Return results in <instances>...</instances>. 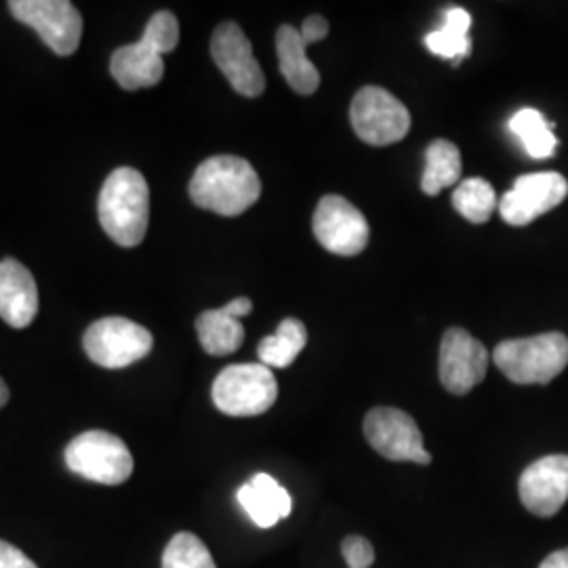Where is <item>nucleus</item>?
Returning <instances> with one entry per match:
<instances>
[{"label": "nucleus", "mask_w": 568, "mask_h": 568, "mask_svg": "<svg viewBox=\"0 0 568 568\" xmlns=\"http://www.w3.org/2000/svg\"><path fill=\"white\" fill-rule=\"evenodd\" d=\"M453 206L471 224H487L497 209L495 187L483 178H469L457 183L453 192Z\"/></svg>", "instance_id": "b1692460"}, {"label": "nucleus", "mask_w": 568, "mask_h": 568, "mask_svg": "<svg viewBox=\"0 0 568 568\" xmlns=\"http://www.w3.org/2000/svg\"><path fill=\"white\" fill-rule=\"evenodd\" d=\"M518 493L530 514L556 516L568 501V455H548L530 464L520 476Z\"/></svg>", "instance_id": "4468645a"}, {"label": "nucleus", "mask_w": 568, "mask_h": 568, "mask_svg": "<svg viewBox=\"0 0 568 568\" xmlns=\"http://www.w3.org/2000/svg\"><path fill=\"white\" fill-rule=\"evenodd\" d=\"M213 403L230 417H257L278 398L272 368L262 363L225 366L213 384Z\"/></svg>", "instance_id": "39448f33"}, {"label": "nucleus", "mask_w": 568, "mask_h": 568, "mask_svg": "<svg viewBox=\"0 0 568 568\" xmlns=\"http://www.w3.org/2000/svg\"><path fill=\"white\" fill-rule=\"evenodd\" d=\"M142 39L152 42L161 53H171L180 42V21L171 11H159L148 21Z\"/></svg>", "instance_id": "a878e982"}, {"label": "nucleus", "mask_w": 568, "mask_h": 568, "mask_svg": "<svg viewBox=\"0 0 568 568\" xmlns=\"http://www.w3.org/2000/svg\"><path fill=\"white\" fill-rule=\"evenodd\" d=\"M354 133L368 145H389L405 140L410 114L405 103L382 87H363L349 105Z\"/></svg>", "instance_id": "423d86ee"}, {"label": "nucleus", "mask_w": 568, "mask_h": 568, "mask_svg": "<svg viewBox=\"0 0 568 568\" xmlns=\"http://www.w3.org/2000/svg\"><path fill=\"white\" fill-rule=\"evenodd\" d=\"M98 215L105 234L121 246L142 244L150 222V187L133 166L110 173L98 201Z\"/></svg>", "instance_id": "f03ea898"}, {"label": "nucleus", "mask_w": 568, "mask_h": 568, "mask_svg": "<svg viewBox=\"0 0 568 568\" xmlns=\"http://www.w3.org/2000/svg\"><path fill=\"white\" fill-rule=\"evenodd\" d=\"M469 28H471V16L467 13L466 9L464 7H450L445 11L443 28L429 32L424 39L427 51L438 55V58L450 60V63L457 68L471 51Z\"/></svg>", "instance_id": "6ab92c4d"}, {"label": "nucleus", "mask_w": 568, "mask_h": 568, "mask_svg": "<svg viewBox=\"0 0 568 568\" xmlns=\"http://www.w3.org/2000/svg\"><path fill=\"white\" fill-rule=\"evenodd\" d=\"M9 403V387L0 379V408Z\"/></svg>", "instance_id": "2f4dec72"}, {"label": "nucleus", "mask_w": 568, "mask_h": 568, "mask_svg": "<svg viewBox=\"0 0 568 568\" xmlns=\"http://www.w3.org/2000/svg\"><path fill=\"white\" fill-rule=\"evenodd\" d=\"M488 349L483 342L474 339L466 328H448L440 344L438 373L440 382L450 394L464 396L474 387L480 386L487 377Z\"/></svg>", "instance_id": "f8f14e48"}, {"label": "nucleus", "mask_w": 568, "mask_h": 568, "mask_svg": "<svg viewBox=\"0 0 568 568\" xmlns=\"http://www.w3.org/2000/svg\"><path fill=\"white\" fill-rule=\"evenodd\" d=\"M366 443L389 462H413L429 466L432 455L424 447V436L415 419L392 406H377L365 417Z\"/></svg>", "instance_id": "6e6552de"}, {"label": "nucleus", "mask_w": 568, "mask_h": 568, "mask_svg": "<svg viewBox=\"0 0 568 568\" xmlns=\"http://www.w3.org/2000/svg\"><path fill=\"white\" fill-rule=\"evenodd\" d=\"M539 568H568V548L549 554Z\"/></svg>", "instance_id": "7c9ffc66"}, {"label": "nucleus", "mask_w": 568, "mask_h": 568, "mask_svg": "<svg viewBox=\"0 0 568 568\" xmlns=\"http://www.w3.org/2000/svg\"><path fill=\"white\" fill-rule=\"evenodd\" d=\"M312 230L316 241L328 253L342 257H354L363 253L371 234L365 215L337 194H328L318 203L312 217Z\"/></svg>", "instance_id": "9b49d317"}, {"label": "nucleus", "mask_w": 568, "mask_h": 568, "mask_svg": "<svg viewBox=\"0 0 568 568\" xmlns=\"http://www.w3.org/2000/svg\"><path fill=\"white\" fill-rule=\"evenodd\" d=\"M342 554L347 568H368L375 562V549L371 546V541L361 535L345 537Z\"/></svg>", "instance_id": "bb28decb"}, {"label": "nucleus", "mask_w": 568, "mask_h": 568, "mask_svg": "<svg viewBox=\"0 0 568 568\" xmlns=\"http://www.w3.org/2000/svg\"><path fill=\"white\" fill-rule=\"evenodd\" d=\"M211 55L236 93L244 98H260L264 93V70L255 60L251 41L239 23L225 21L215 28Z\"/></svg>", "instance_id": "9d476101"}, {"label": "nucleus", "mask_w": 568, "mask_h": 568, "mask_svg": "<svg viewBox=\"0 0 568 568\" xmlns=\"http://www.w3.org/2000/svg\"><path fill=\"white\" fill-rule=\"evenodd\" d=\"M300 32H302V37H304V41L307 44L323 41V39H326V34H328V21L323 16H310L304 21V28Z\"/></svg>", "instance_id": "c85d7f7f"}, {"label": "nucleus", "mask_w": 568, "mask_h": 568, "mask_svg": "<svg viewBox=\"0 0 568 568\" xmlns=\"http://www.w3.org/2000/svg\"><path fill=\"white\" fill-rule=\"evenodd\" d=\"M260 175L241 156L206 159L190 182L192 203L224 217L243 215L260 201Z\"/></svg>", "instance_id": "f257e3e1"}, {"label": "nucleus", "mask_w": 568, "mask_h": 568, "mask_svg": "<svg viewBox=\"0 0 568 568\" xmlns=\"http://www.w3.org/2000/svg\"><path fill=\"white\" fill-rule=\"evenodd\" d=\"M509 131L523 142L530 159L544 161L556 154L558 140L554 135V122H549L539 110L523 108L509 119Z\"/></svg>", "instance_id": "412c9836"}, {"label": "nucleus", "mask_w": 568, "mask_h": 568, "mask_svg": "<svg viewBox=\"0 0 568 568\" xmlns=\"http://www.w3.org/2000/svg\"><path fill=\"white\" fill-rule=\"evenodd\" d=\"M239 504L248 514V518L262 528L274 527L293 509V499L288 490L267 474H257L239 488Z\"/></svg>", "instance_id": "f3484780"}, {"label": "nucleus", "mask_w": 568, "mask_h": 568, "mask_svg": "<svg viewBox=\"0 0 568 568\" xmlns=\"http://www.w3.org/2000/svg\"><path fill=\"white\" fill-rule=\"evenodd\" d=\"M196 333L204 352L211 356H230L244 342V326L222 310H206L196 318Z\"/></svg>", "instance_id": "aec40b11"}, {"label": "nucleus", "mask_w": 568, "mask_h": 568, "mask_svg": "<svg viewBox=\"0 0 568 568\" xmlns=\"http://www.w3.org/2000/svg\"><path fill=\"white\" fill-rule=\"evenodd\" d=\"M0 568H39L21 549L0 539Z\"/></svg>", "instance_id": "cd10ccee"}, {"label": "nucleus", "mask_w": 568, "mask_h": 568, "mask_svg": "<svg viewBox=\"0 0 568 568\" xmlns=\"http://www.w3.org/2000/svg\"><path fill=\"white\" fill-rule=\"evenodd\" d=\"M462 178V152L448 140H436L426 150V169L422 178V190L427 196L440 194L445 187L459 183Z\"/></svg>", "instance_id": "4be33fe9"}, {"label": "nucleus", "mask_w": 568, "mask_h": 568, "mask_svg": "<svg viewBox=\"0 0 568 568\" xmlns=\"http://www.w3.org/2000/svg\"><path fill=\"white\" fill-rule=\"evenodd\" d=\"M497 368L518 386H548L568 365V337L544 333L535 337L508 339L495 347Z\"/></svg>", "instance_id": "7ed1b4c3"}, {"label": "nucleus", "mask_w": 568, "mask_h": 568, "mask_svg": "<svg viewBox=\"0 0 568 568\" xmlns=\"http://www.w3.org/2000/svg\"><path fill=\"white\" fill-rule=\"evenodd\" d=\"M11 16L39 32L42 42L61 58L72 55L82 37L79 9L68 0H13Z\"/></svg>", "instance_id": "1a4fd4ad"}, {"label": "nucleus", "mask_w": 568, "mask_h": 568, "mask_svg": "<svg viewBox=\"0 0 568 568\" xmlns=\"http://www.w3.org/2000/svg\"><path fill=\"white\" fill-rule=\"evenodd\" d=\"M82 345L95 365L124 368L152 352L154 337L145 326L121 316H110L87 328Z\"/></svg>", "instance_id": "0eeeda50"}, {"label": "nucleus", "mask_w": 568, "mask_h": 568, "mask_svg": "<svg viewBox=\"0 0 568 568\" xmlns=\"http://www.w3.org/2000/svg\"><path fill=\"white\" fill-rule=\"evenodd\" d=\"M568 182L560 173H530L520 175L499 203V213L509 225L532 224L558 204L565 203Z\"/></svg>", "instance_id": "ddd939ff"}, {"label": "nucleus", "mask_w": 568, "mask_h": 568, "mask_svg": "<svg viewBox=\"0 0 568 568\" xmlns=\"http://www.w3.org/2000/svg\"><path fill=\"white\" fill-rule=\"evenodd\" d=\"M305 344L307 331L304 323L297 318H284L274 335L260 342L257 356L267 368H286L304 352Z\"/></svg>", "instance_id": "5701e85b"}, {"label": "nucleus", "mask_w": 568, "mask_h": 568, "mask_svg": "<svg viewBox=\"0 0 568 568\" xmlns=\"http://www.w3.org/2000/svg\"><path fill=\"white\" fill-rule=\"evenodd\" d=\"M163 568H217L209 548L194 532H178L164 548Z\"/></svg>", "instance_id": "393cba45"}, {"label": "nucleus", "mask_w": 568, "mask_h": 568, "mask_svg": "<svg viewBox=\"0 0 568 568\" xmlns=\"http://www.w3.org/2000/svg\"><path fill=\"white\" fill-rule=\"evenodd\" d=\"M307 42L302 32L288 23H284L276 32V53L284 81L293 87L300 95H312L321 84V72L305 53Z\"/></svg>", "instance_id": "a211bd4d"}, {"label": "nucleus", "mask_w": 568, "mask_h": 568, "mask_svg": "<svg viewBox=\"0 0 568 568\" xmlns=\"http://www.w3.org/2000/svg\"><path fill=\"white\" fill-rule=\"evenodd\" d=\"M63 459L74 474L108 487L126 483L135 467L133 455L121 438L103 429H91L77 436L65 447Z\"/></svg>", "instance_id": "20e7f679"}, {"label": "nucleus", "mask_w": 568, "mask_h": 568, "mask_svg": "<svg viewBox=\"0 0 568 568\" xmlns=\"http://www.w3.org/2000/svg\"><path fill=\"white\" fill-rule=\"evenodd\" d=\"M110 72L124 91L154 87L163 81V53L145 39L133 44H124L114 51L110 61Z\"/></svg>", "instance_id": "dca6fc26"}, {"label": "nucleus", "mask_w": 568, "mask_h": 568, "mask_svg": "<svg viewBox=\"0 0 568 568\" xmlns=\"http://www.w3.org/2000/svg\"><path fill=\"white\" fill-rule=\"evenodd\" d=\"M39 312V288L32 272L18 260L0 262V318L13 328L32 325Z\"/></svg>", "instance_id": "2eb2a0df"}, {"label": "nucleus", "mask_w": 568, "mask_h": 568, "mask_svg": "<svg viewBox=\"0 0 568 568\" xmlns=\"http://www.w3.org/2000/svg\"><path fill=\"white\" fill-rule=\"evenodd\" d=\"M224 310L230 316L241 321L243 316H248L253 312V302L248 297H239V300H232L230 304L224 305Z\"/></svg>", "instance_id": "c756f323"}]
</instances>
